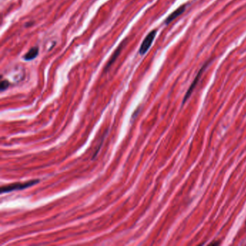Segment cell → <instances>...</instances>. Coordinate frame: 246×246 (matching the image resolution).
<instances>
[{
    "label": "cell",
    "instance_id": "6da1fadb",
    "mask_svg": "<svg viewBox=\"0 0 246 246\" xmlns=\"http://www.w3.org/2000/svg\"><path fill=\"white\" fill-rule=\"evenodd\" d=\"M39 182V180H30L26 183H14L12 185H8V186H2L1 188V194L3 193H7V192H10V191H17V190H22V189H25L26 188H28L30 186H32L36 183H38Z\"/></svg>",
    "mask_w": 246,
    "mask_h": 246
},
{
    "label": "cell",
    "instance_id": "7a4b0ae2",
    "mask_svg": "<svg viewBox=\"0 0 246 246\" xmlns=\"http://www.w3.org/2000/svg\"><path fill=\"white\" fill-rule=\"evenodd\" d=\"M156 34H157V30H154L152 31H151L146 36V38H144V40L143 41L142 45H141V47L139 49V53L141 55H144L146 53V52L150 48L155 36H156Z\"/></svg>",
    "mask_w": 246,
    "mask_h": 246
},
{
    "label": "cell",
    "instance_id": "3957f363",
    "mask_svg": "<svg viewBox=\"0 0 246 246\" xmlns=\"http://www.w3.org/2000/svg\"><path fill=\"white\" fill-rule=\"evenodd\" d=\"M206 66H207V64H205V65H204V66H203V67H202V68H201V69L199 70L198 73L197 74L196 76L195 77L194 80L193 81L192 84L191 85L190 87L188 88V91L186 92V95H185V96H184V98H183V105H184V104H185V102H186V100H187L188 99L190 98L191 95L192 94V93H193L194 90L195 89V87H196V85L198 84V82L199 81V79H200V78H201V75H202V74H203V72H204V69H206Z\"/></svg>",
    "mask_w": 246,
    "mask_h": 246
},
{
    "label": "cell",
    "instance_id": "277c9868",
    "mask_svg": "<svg viewBox=\"0 0 246 246\" xmlns=\"http://www.w3.org/2000/svg\"><path fill=\"white\" fill-rule=\"evenodd\" d=\"M185 10H186V5H182V6L179 7L176 10H175L171 15H170L167 17V19H166V20H165V24L168 25V24H169L170 23H171V22L173 21L175 18H177V17H179L180 15H182V14L184 12Z\"/></svg>",
    "mask_w": 246,
    "mask_h": 246
},
{
    "label": "cell",
    "instance_id": "5b68a950",
    "mask_svg": "<svg viewBox=\"0 0 246 246\" xmlns=\"http://www.w3.org/2000/svg\"><path fill=\"white\" fill-rule=\"evenodd\" d=\"M38 54V49L37 47H33L23 56V59L26 61L33 60V59L37 57Z\"/></svg>",
    "mask_w": 246,
    "mask_h": 246
},
{
    "label": "cell",
    "instance_id": "8992f818",
    "mask_svg": "<svg viewBox=\"0 0 246 246\" xmlns=\"http://www.w3.org/2000/svg\"><path fill=\"white\" fill-rule=\"evenodd\" d=\"M125 43V41L123 42V43H122L119 46V48L117 49V50L115 51V53H114V54L112 56V57H111V59H110V61H109V62L107 64V66H106V68H105V69H107L108 67H110L111 65H112V64L114 62V61L116 59V58L118 57V56L120 54V52H121V50L122 49V48H123V44Z\"/></svg>",
    "mask_w": 246,
    "mask_h": 246
},
{
    "label": "cell",
    "instance_id": "52a82bcc",
    "mask_svg": "<svg viewBox=\"0 0 246 246\" xmlns=\"http://www.w3.org/2000/svg\"><path fill=\"white\" fill-rule=\"evenodd\" d=\"M9 85V83L8 81L7 80H3L1 82V85H0V89H1V91H4L6 89L8 88Z\"/></svg>",
    "mask_w": 246,
    "mask_h": 246
},
{
    "label": "cell",
    "instance_id": "ba28073f",
    "mask_svg": "<svg viewBox=\"0 0 246 246\" xmlns=\"http://www.w3.org/2000/svg\"></svg>",
    "mask_w": 246,
    "mask_h": 246
}]
</instances>
